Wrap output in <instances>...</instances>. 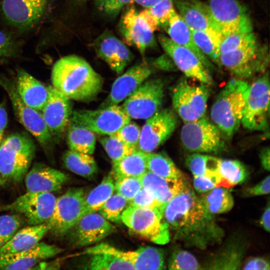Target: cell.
I'll use <instances>...</instances> for the list:
<instances>
[{"label": "cell", "mask_w": 270, "mask_h": 270, "mask_svg": "<svg viewBox=\"0 0 270 270\" xmlns=\"http://www.w3.org/2000/svg\"><path fill=\"white\" fill-rule=\"evenodd\" d=\"M162 214L174 238L186 246L204 250L221 242L224 236L190 185L166 204Z\"/></svg>", "instance_id": "6da1fadb"}, {"label": "cell", "mask_w": 270, "mask_h": 270, "mask_svg": "<svg viewBox=\"0 0 270 270\" xmlns=\"http://www.w3.org/2000/svg\"><path fill=\"white\" fill-rule=\"evenodd\" d=\"M52 86L70 100L86 102L102 91L104 80L83 58L74 54L61 58L54 64Z\"/></svg>", "instance_id": "7a4b0ae2"}, {"label": "cell", "mask_w": 270, "mask_h": 270, "mask_svg": "<svg viewBox=\"0 0 270 270\" xmlns=\"http://www.w3.org/2000/svg\"><path fill=\"white\" fill-rule=\"evenodd\" d=\"M249 86L240 78L230 80L220 92L212 105L211 120L222 134L228 138H231L241 124Z\"/></svg>", "instance_id": "3957f363"}, {"label": "cell", "mask_w": 270, "mask_h": 270, "mask_svg": "<svg viewBox=\"0 0 270 270\" xmlns=\"http://www.w3.org/2000/svg\"><path fill=\"white\" fill-rule=\"evenodd\" d=\"M35 151L34 142L26 133L8 136L0 144V174L8 180L21 181L28 172Z\"/></svg>", "instance_id": "277c9868"}, {"label": "cell", "mask_w": 270, "mask_h": 270, "mask_svg": "<svg viewBox=\"0 0 270 270\" xmlns=\"http://www.w3.org/2000/svg\"><path fill=\"white\" fill-rule=\"evenodd\" d=\"M206 5L212 26L222 39L232 34L253 32L250 15L238 0H208Z\"/></svg>", "instance_id": "5b68a950"}, {"label": "cell", "mask_w": 270, "mask_h": 270, "mask_svg": "<svg viewBox=\"0 0 270 270\" xmlns=\"http://www.w3.org/2000/svg\"><path fill=\"white\" fill-rule=\"evenodd\" d=\"M121 221L134 233L155 244H164L170 240L168 224L157 209L129 206Z\"/></svg>", "instance_id": "8992f818"}, {"label": "cell", "mask_w": 270, "mask_h": 270, "mask_svg": "<svg viewBox=\"0 0 270 270\" xmlns=\"http://www.w3.org/2000/svg\"><path fill=\"white\" fill-rule=\"evenodd\" d=\"M208 86L202 83L192 84L182 78L173 87L171 96L174 110L184 122L205 116L210 96Z\"/></svg>", "instance_id": "52a82bcc"}, {"label": "cell", "mask_w": 270, "mask_h": 270, "mask_svg": "<svg viewBox=\"0 0 270 270\" xmlns=\"http://www.w3.org/2000/svg\"><path fill=\"white\" fill-rule=\"evenodd\" d=\"M50 4L51 0H0V12L6 24L24 32L42 22Z\"/></svg>", "instance_id": "ba28073f"}, {"label": "cell", "mask_w": 270, "mask_h": 270, "mask_svg": "<svg viewBox=\"0 0 270 270\" xmlns=\"http://www.w3.org/2000/svg\"><path fill=\"white\" fill-rule=\"evenodd\" d=\"M180 140L184 148L192 152L218 153L225 148L222 134L205 116L185 122L181 129Z\"/></svg>", "instance_id": "9c48e42d"}, {"label": "cell", "mask_w": 270, "mask_h": 270, "mask_svg": "<svg viewBox=\"0 0 270 270\" xmlns=\"http://www.w3.org/2000/svg\"><path fill=\"white\" fill-rule=\"evenodd\" d=\"M268 64L267 50L260 47L258 42L220 54L219 58V66L242 80L264 72Z\"/></svg>", "instance_id": "30bf717a"}, {"label": "cell", "mask_w": 270, "mask_h": 270, "mask_svg": "<svg viewBox=\"0 0 270 270\" xmlns=\"http://www.w3.org/2000/svg\"><path fill=\"white\" fill-rule=\"evenodd\" d=\"M270 117V80L268 72L249 86L241 124L249 130L266 131Z\"/></svg>", "instance_id": "8fae6325"}, {"label": "cell", "mask_w": 270, "mask_h": 270, "mask_svg": "<svg viewBox=\"0 0 270 270\" xmlns=\"http://www.w3.org/2000/svg\"><path fill=\"white\" fill-rule=\"evenodd\" d=\"M131 118L118 105L110 106L98 110H72L70 122L103 135L116 133Z\"/></svg>", "instance_id": "7c38bea8"}, {"label": "cell", "mask_w": 270, "mask_h": 270, "mask_svg": "<svg viewBox=\"0 0 270 270\" xmlns=\"http://www.w3.org/2000/svg\"><path fill=\"white\" fill-rule=\"evenodd\" d=\"M82 188H72L56 199L54 211L47 222L50 232L62 236L70 232L86 214L85 197Z\"/></svg>", "instance_id": "4fadbf2b"}, {"label": "cell", "mask_w": 270, "mask_h": 270, "mask_svg": "<svg viewBox=\"0 0 270 270\" xmlns=\"http://www.w3.org/2000/svg\"><path fill=\"white\" fill-rule=\"evenodd\" d=\"M0 86L7 93L14 112L22 126L31 133L45 150H49L54 140L40 112L26 105L19 96L15 83L0 76Z\"/></svg>", "instance_id": "5bb4252c"}, {"label": "cell", "mask_w": 270, "mask_h": 270, "mask_svg": "<svg viewBox=\"0 0 270 270\" xmlns=\"http://www.w3.org/2000/svg\"><path fill=\"white\" fill-rule=\"evenodd\" d=\"M164 96V84L161 79L146 80L122 107L131 119L146 120L161 108Z\"/></svg>", "instance_id": "9a60e30c"}, {"label": "cell", "mask_w": 270, "mask_h": 270, "mask_svg": "<svg viewBox=\"0 0 270 270\" xmlns=\"http://www.w3.org/2000/svg\"><path fill=\"white\" fill-rule=\"evenodd\" d=\"M178 123V115L174 110L160 108L146 120L140 130L138 150L146 153L153 152L170 136Z\"/></svg>", "instance_id": "2e32d148"}, {"label": "cell", "mask_w": 270, "mask_h": 270, "mask_svg": "<svg viewBox=\"0 0 270 270\" xmlns=\"http://www.w3.org/2000/svg\"><path fill=\"white\" fill-rule=\"evenodd\" d=\"M56 199L52 192L27 191L6 208L22 214L30 226L38 225L47 222L52 217Z\"/></svg>", "instance_id": "e0dca14e"}, {"label": "cell", "mask_w": 270, "mask_h": 270, "mask_svg": "<svg viewBox=\"0 0 270 270\" xmlns=\"http://www.w3.org/2000/svg\"><path fill=\"white\" fill-rule=\"evenodd\" d=\"M158 42L166 54L184 75L208 86L213 83L210 72L192 51L160 34Z\"/></svg>", "instance_id": "ac0fdd59"}, {"label": "cell", "mask_w": 270, "mask_h": 270, "mask_svg": "<svg viewBox=\"0 0 270 270\" xmlns=\"http://www.w3.org/2000/svg\"><path fill=\"white\" fill-rule=\"evenodd\" d=\"M48 88V96L42 110V116L53 138L58 142L62 137L72 112L68 98L52 86Z\"/></svg>", "instance_id": "d6986e66"}, {"label": "cell", "mask_w": 270, "mask_h": 270, "mask_svg": "<svg viewBox=\"0 0 270 270\" xmlns=\"http://www.w3.org/2000/svg\"><path fill=\"white\" fill-rule=\"evenodd\" d=\"M119 30L126 44L135 46L144 56L146 50L154 48L156 41L148 24L136 10L132 7L122 17Z\"/></svg>", "instance_id": "ffe728a7"}, {"label": "cell", "mask_w": 270, "mask_h": 270, "mask_svg": "<svg viewBox=\"0 0 270 270\" xmlns=\"http://www.w3.org/2000/svg\"><path fill=\"white\" fill-rule=\"evenodd\" d=\"M92 46L97 56L118 74L122 73L134 58L126 44L108 30L100 35Z\"/></svg>", "instance_id": "44dd1931"}, {"label": "cell", "mask_w": 270, "mask_h": 270, "mask_svg": "<svg viewBox=\"0 0 270 270\" xmlns=\"http://www.w3.org/2000/svg\"><path fill=\"white\" fill-rule=\"evenodd\" d=\"M116 230L114 226L97 212L84 215L70 230L71 242L78 246L100 242Z\"/></svg>", "instance_id": "7402d4cb"}, {"label": "cell", "mask_w": 270, "mask_h": 270, "mask_svg": "<svg viewBox=\"0 0 270 270\" xmlns=\"http://www.w3.org/2000/svg\"><path fill=\"white\" fill-rule=\"evenodd\" d=\"M152 72L146 62L136 64L129 68L114 80L102 108L118 105L124 101L148 78Z\"/></svg>", "instance_id": "603a6c76"}, {"label": "cell", "mask_w": 270, "mask_h": 270, "mask_svg": "<svg viewBox=\"0 0 270 270\" xmlns=\"http://www.w3.org/2000/svg\"><path fill=\"white\" fill-rule=\"evenodd\" d=\"M54 245L40 242L28 250L0 254V270H30L44 260L61 252Z\"/></svg>", "instance_id": "cb8c5ba5"}, {"label": "cell", "mask_w": 270, "mask_h": 270, "mask_svg": "<svg viewBox=\"0 0 270 270\" xmlns=\"http://www.w3.org/2000/svg\"><path fill=\"white\" fill-rule=\"evenodd\" d=\"M89 258L82 268L90 270H134L123 252L106 243L88 248L84 252Z\"/></svg>", "instance_id": "d4e9b609"}, {"label": "cell", "mask_w": 270, "mask_h": 270, "mask_svg": "<svg viewBox=\"0 0 270 270\" xmlns=\"http://www.w3.org/2000/svg\"><path fill=\"white\" fill-rule=\"evenodd\" d=\"M24 178L27 191L33 192L58 190L68 179L64 172L42 164H34Z\"/></svg>", "instance_id": "484cf974"}, {"label": "cell", "mask_w": 270, "mask_h": 270, "mask_svg": "<svg viewBox=\"0 0 270 270\" xmlns=\"http://www.w3.org/2000/svg\"><path fill=\"white\" fill-rule=\"evenodd\" d=\"M16 90L23 102L36 110H42L48 96V88L22 68L16 70Z\"/></svg>", "instance_id": "4316f807"}, {"label": "cell", "mask_w": 270, "mask_h": 270, "mask_svg": "<svg viewBox=\"0 0 270 270\" xmlns=\"http://www.w3.org/2000/svg\"><path fill=\"white\" fill-rule=\"evenodd\" d=\"M140 180L142 188L164 206L190 185L186 178L169 180L148 170L140 178Z\"/></svg>", "instance_id": "83f0119b"}, {"label": "cell", "mask_w": 270, "mask_h": 270, "mask_svg": "<svg viewBox=\"0 0 270 270\" xmlns=\"http://www.w3.org/2000/svg\"><path fill=\"white\" fill-rule=\"evenodd\" d=\"M174 4L178 15L191 30L218 35L212 26L206 4L199 0H174Z\"/></svg>", "instance_id": "f1b7e54d"}, {"label": "cell", "mask_w": 270, "mask_h": 270, "mask_svg": "<svg viewBox=\"0 0 270 270\" xmlns=\"http://www.w3.org/2000/svg\"><path fill=\"white\" fill-rule=\"evenodd\" d=\"M164 28L166 29L168 37L172 40L192 51L198 56L210 72L214 68L212 63L196 44L192 36L191 30L180 17L174 8Z\"/></svg>", "instance_id": "f546056e"}, {"label": "cell", "mask_w": 270, "mask_h": 270, "mask_svg": "<svg viewBox=\"0 0 270 270\" xmlns=\"http://www.w3.org/2000/svg\"><path fill=\"white\" fill-rule=\"evenodd\" d=\"M246 243L242 238H230L212 258L208 264L209 270H237L242 265Z\"/></svg>", "instance_id": "4dcf8cb0"}, {"label": "cell", "mask_w": 270, "mask_h": 270, "mask_svg": "<svg viewBox=\"0 0 270 270\" xmlns=\"http://www.w3.org/2000/svg\"><path fill=\"white\" fill-rule=\"evenodd\" d=\"M49 230L47 222L23 228L18 230L8 242L0 248V254L30 249L40 242Z\"/></svg>", "instance_id": "1f68e13d"}, {"label": "cell", "mask_w": 270, "mask_h": 270, "mask_svg": "<svg viewBox=\"0 0 270 270\" xmlns=\"http://www.w3.org/2000/svg\"><path fill=\"white\" fill-rule=\"evenodd\" d=\"M134 270L165 269L164 253L162 250L150 246H140L134 251L126 252Z\"/></svg>", "instance_id": "d6a6232c"}, {"label": "cell", "mask_w": 270, "mask_h": 270, "mask_svg": "<svg viewBox=\"0 0 270 270\" xmlns=\"http://www.w3.org/2000/svg\"><path fill=\"white\" fill-rule=\"evenodd\" d=\"M147 153L139 150L112 163V175L115 178L122 177L140 178L148 170Z\"/></svg>", "instance_id": "836d02e7"}, {"label": "cell", "mask_w": 270, "mask_h": 270, "mask_svg": "<svg viewBox=\"0 0 270 270\" xmlns=\"http://www.w3.org/2000/svg\"><path fill=\"white\" fill-rule=\"evenodd\" d=\"M198 198L204 208L214 215L226 212L234 205L231 193L224 187L214 188L202 193Z\"/></svg>", "instance_id": "e575fe53"}, {"label": "cell", "mask_w": 270, "mask_h": 270, "mask_svg": "<svg viewBox=\"0 0 270 270\" xmlns=\"http://www.w3.org/2000/svg\"><path fill=\"white\" fill-rule=\"evenodd\" d=\"M66 130L70 150L89 154L94 152L96 138L94 132L70 122Z\"/></svg>", "instance_id": "d590c367"}, {"label": "cell", "mask_w": 270, "mask_h": 270, "mask_svg": "<svg viewBox=\"0 0 270 270\" xmlns=\"http://www.w3.org/2000/svg\"><path fill=\"white\" fill-rule=\"evenodd\" d=\"M62 161L66 168L84 178L92 176L98 170L96 162L91 154L70 150L64 154Z\"/></svg>", "instance_id": "8d00e7d4"}, {"label": "cell", "mask_w": 270, "mask_h": 270, "mask_svg": "<svg viewBox=\"0 0 270 270\" xmlns=\"http://www.w3.org/2000/svg\"><path fill=\"white\" fill-rule=\"evenodd\" d=\"M146 166L148 171L167 179L186 178L171 158L162 153H147Z\"/></svg>", "instance_id": "74e56055"}, {"label": "cell", "mask_w": 270, "mask_h": 270, "mask_svg": "<svg viewBox=\"0 0 270 270\" xmlns=\"http://www.w3.org/2000/svg\"><path fill=\"white\" fill-rule=\"evenodd\" d=\"M221 177L220 186L227 188L244 182L249 172L246 167L239 160H221L220 164Z\"/></svg>", "instance_id": "f35d334b"}, {"label": "cell", "mask_w": 270, "mask_h": 270, "mask_svg": "<svg viewBox=\"0 0 270 270\" xmlns=\"http://www.w3.org/2000/svg\"><path fill=\"white\" fill-rule=\"evenodd\" d=\"M114 176L110 174L85 197L86 214L100 210L114 190Z\"/></svg>", "instance_id": "ab89813d"}, {"label": "cell", "mask_w": 270, "mask_h": 270, "mask_svg": "<svg viewBox=\"0 0 270 270\" xmlns=\"http://www.w3.org/2000/svg\"><path fill=\"white\" fill-rule=\"evenodd\" d=\"M193 40L200 50L212 62L219 65L221 38L205 31L191 30Z\"/></svg>", "instance_id": "60d3db41"}, {"label": "cell", "mask_w": 270, "mask_h": 270, "mask_svg": "<svg viewBox=\"0 0 270 270\" xmlns=\"http://www.w3.org/2000/svg\"><path fill=\"white\" fill-rule=\"evenodd\" d=\"M22 42L13 33L0 30V63L19 57Z\"/></svg>", "instance_id": "b9f144b4"}, {"label": "cell", "mask_w": 270, "mask_h": 270, "mask_svg": "<svg viewBox=\"0 0 270 270\" xmlns=\"http://www.w3.org/2000/svg\"><path fill=\"white\" fill-rule=\"evenodd\" d=\"M100 142L112 163L138 150L126 144L114 134L106 136Z\"/></svg>", "instance_id": "7bdbcfd3"}, {"label": "cell", "mask_w": 270, "mask_h": 270, "mask_svg": "<svg viewBox=\"0 0 270 270\" xmlns=\"http://www.w3.org/2000/svg\"><path fill=\"white\" fill-rule=\"evenodd\" d=\"M128 201L118 194H112L98 210L107 220L120 223L121 215Z\"/></svg>", "instance_id": "ee69618b"}, {"label": "cell", "mask_w": 270, "mask_h": 270, "mask_svg": "<svg viewBox=\"0 0 270 270\" xmlns=\"http://www.w3.org/2000/svg\"><path fill=\"white\" fill-rule=\"evenodd\" d=\"M257 42L253 32L232 34L224 37L220 42V54L230 52Z\"/></svg>", "instance_id": "f6af8a7d"}, {"label": "cell", "mask_w": 270, "mask_h": 270, "mask_svg": "<svg viewBox=\"0 0 270 270\" xmlns=\"http://www.w3.org/2000/svg\"><path fill=\"white\" fill-rule=\"evenodd\" d=\"M170 270H201L203 269L191 253L188 251L178 250L172 254L168 263Z\"/></svg>", "instance_id": "bcb514c9"}, {"label": "cell", "mask_w": 270, "mask_h": 270, "mask_svg": "<svg viewBox=\"0 0 270 270\" xmlns=\"http://www.w3.org/2000/svg\"><path fill=\"white\" fill-rule=\"evenodd\" d=\"M23 221L16 214L0 216V248L8 242L18 230Z\"/></svg>", "instance_id": "7dc6e473"}, {"label": "cell", "mask_w": 270, "mask_h": 270, "mask_svg": "<svg viewBox=\"0 0 270 270\" xmlns=\"http://www.w3.org/2000/svg\"><path fill=\"white\" fill-rule=\"evenodd\" d=\"M115 180L114 190L128 202L142 188L140 178H139L122 177L115 178Z\"/></svg>", "instance_id": "c3c4849f"}, {"label": "cell", "mask_w": 270, "mask_h": 270, "mask_svg": "<svg viewBox=\"0 0 270 270\" xmlns=\"http://www.w3.org/2000/svg\"><path fill=\"white\" fill-rule=\"evenodd\" d=\"M174 5L173 0H160L147 9L158 22V26L165 28L174 10Z\"/></svg>", "instance_id": "681fc988"}, {"label": "cell", "mask_w": 270, "mask_h": 270, "mask_svg": "<svg viewBox=\"0 0 270 270\" xmlns=\"http://www.w3.org/2000/svg\"><path fill=\"white\" fill-rule=\"evenodd\" d=\"M210 156L198 152L188 156L186 159L187 167L194 176H206L210 167Z\"/></svg>", "instance_id": "f907efd6"}, {"label": "cell", "mask_w": 270, "mask_h": 270, "mask_svg": "<svg viewBox=\"0 0 270 270\" xmlns=\"http://www.w3.org/2000/svg\"><path fill=\"white\" fill-rule=\"evenodd\" d=\"M140 130V128L137 124L130 122L113 134L126 144L138 148Z\"/></svg>", "instance_id": "816d5d0a"}, {"label": "cell", "mask_w": 270, "mask_h": 270, "mask_svg": "<svg viewBox=\"0 0 270 270\" xmlns=\"http://www.w3.org/2000/svg\"><path fill=\"white\" fill-rule=\"evenodd\" d=\"M130 206L157 209L162 214L164 206L158 202L148 190L142 188L129 202Z\"/></svg>", "instance_id": "f5cc1de1"}, {"label": "cell", "mask_w": 270, "mask_h": 270, "mask_svg": "<svg viewBox=\"0 0 270 270\" xmlns=\"http://www.w3.org/2000/svg\"><path fill=\"white\" fill-rule=\"evenodd\" d=\"M134 0H94L98 10L106 15L114 17L126 5Z\"/></svg>", "instance_id": "db71d44e"}, {"label": "cell", "mask_w": 270, "mask_h": 270, "mask_svg": "<svg viewBox=\"0 0 270 270\" xmlns=\"http://www.w3.org/2000/svg\"><path fill=\"white\" fill-rule=\"evenodd\" d=\"M193 184L196 190L201 194L220 186L218 180L206 176H194Z\"/></svg>", "instance_id": "11a10c76"}, {"label": "cell", "mask_w": 270, "mask_h": 270, "mask_svg": "<svg viewBox=\"0 0 270 270\" xmlns=\"http://www.w3.org/2000/svg\"><path fill=\"white\" fill-rule=\"evenodd\" d=\"M270 193V176L254 186L246 188L244 192L245 196H254Z\"/></svg>", "instance_id": "9f6ffc18"}, {"label": "cell", "mask_w": 270, "mask_h": 270, "mask_svg": "<svg viewBox=\"0 0 270 270\" xmlns=\"http://www.w3.org/2000/svg\"><path fill=\"white\" fill-rule=\"evenodd\" d=\"M244 270H270V262L266 258L256 257L248 259L244 264Z\"/></svg>", "instance_id": "6f0895ef"}, {"label": "cell", "mask_w": 270, "mask_h": 270, "mask_svg": "<svg viewBox=\"0 0 270 270\" xmlns=\"http://www.w3.org/2000/svg\"><path fill=\"white\" fill-rule=\"evenodd\" d=\"M270 203H268L266 208L260 219V224L265 230L268 232L270 231Z\"/></svg>", "instance_id": "680465c9"}, {"label": "cell", "mask_w": 270, "mask_h": 270, "mask_svg": "<svg viewBox=\"0 0 270 270\" xmlns=\"http://www.w3.org/2000/svg\"><path fill=\"white\" fill-rule=\"evenodd\" d=\"M260 158L262 167L268 171L270 170V148H263L260 154Z\"/></svg>", "instance_id": "91938a15"}, {"label": "cell", "mask_w": 270, "mask_h": 270, "mask_svg": "<svg viewBox=\"0 0 270 270\" xmlns=\"http://www.w3.org/2000/svg\"><path fill=\"white\" fill-rule=\"evenodd\" d=\"M8 116L3 103L0 104V132H2L7 125Z\"/></svg>", "instance_id": "94428289"}, {"label": "cell", "mask_w": 270, "mask_h": 270, "mask_svg": "<svg viewBox=\"0 0 270 270\" xmlns=\"http://www.w3.org/2000/svg\"><path fill=\"white\" fill-rule=\"evenodd\" d=\"M160 0H134L136 2L146 8L152 7Z\"/></svg>", "instance_id": "6125c7cd"}, {"label": "cell", "mask_w": 270, "mask_h": 270, "mask_svg": "<svg viewBox=\"0 0 270 270\" xmlns=\"http://www.w3.org/2000/svg\"><path fill=\"white\" fill-rule=\"evenodd\" d=\"M3 135H4V132H0V143H1V142H2V138H3Z\"/></svg>", "instance_id": "be15d7a7"}, {"label": "cell", "mask_w": 270, "mask_h": 270, "mask_svg": "<svg viewBox=\"0 0 270 270\" xmlns=\"http://www.w3.org/2000/svg\"><path fill=\"white\" fill-rule=\"evenodd\" d=\"M77 1H78V2H83V1H85L86 0H76Z\"/></svg>", "instance_id": "e7e4bbea"}, {"label": "cell", "mask_w": 270, "mask_h": 270, "mask_svg": "<svg viewBox=\"0 0 270 270\" xmlns=\"http://www.w3.org/2000/svg\"><path fill=\"white\" fill-rule=\"evenodd\" d=\"M2 182V180H1V178H0V183H1Z\"/></svg>", "instance_id": "03108f58"}]
</instances>
